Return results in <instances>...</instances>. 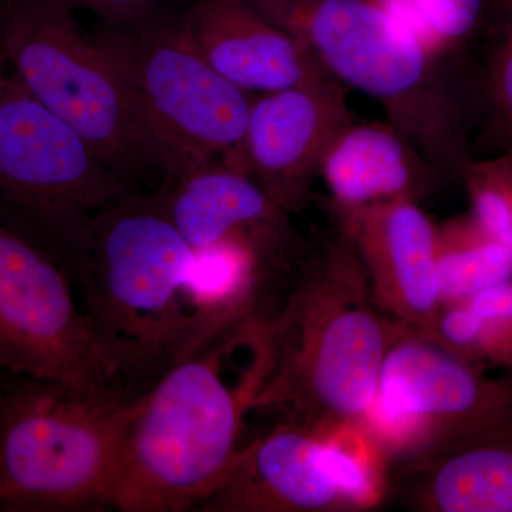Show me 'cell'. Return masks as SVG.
I'll return each instance as SVG.
<instances>
[{
    "mask_svg": "<svg viewBox=\"0 0 512 512\" xmlns=\"http://www.w3.org/2000/svg\"><path fill=\"white\" fill-rule=\"evenodd\" d=\"M293 279L281 315L258 320L266 366L254 407L326 439L369 419L400 326L377 308L339 227L306 249Z\"/></svg>",
    "mask_w": 512,
    "mask_h": 512,
    "instance_id": "cell-1",
    "label": "cell"
},
{
    "mask_svg": "<svg viewBox=\"0 0 512 512\" xmlns=\"http://www.w3.org/2000/svg\"><path fill=\"white\" fill-rule=\"evenodd\" d=\"M245 2L298 39L333 80L376 100L441 184H463L474 160L473 94L450 59L394 18L382 0Z\"/></svg>",
    "mask_w": 512,
    "mask_h": 512,
    "instance_id": "cell-2",
    "label": "cell"
},
{
    "mask_svg": "<svg viewBox=\"0 0 512 512\" xmlns=\"http://www.w3.org/2000/svg\"><path fill=\"white\" fill-rule=\"evenodd\" d=\"M83 312L130 392L214 343L198 311L195 251L157 191H128L93 218Z\"/></svg>",
    "mask_w": 512,
    "mask_h": 512,
    "instance_id": "cell-3",
    "label": "cell"
},
{
    "mask_svg": "<svg viewBox=\"0 0 512 512\" xmlns=\"http://www.w3.org/2000/svg\"><path fill=\"white\" fill-rule=\"evenodd\" d=\"M221 349L211 343L138 394L121 440L113 510H201L231 476L265 356L255 348L254 365L231 387L222 376Z\"/></svg>",
    "mask_w": 512,
    "mask_h": 512,
    "instance_id": "cell-4",
    "label": "cell"
},
{
    "mask_svg": "<svg viewBox=\"0 0 512 512\" xmlns=\"http://www.w3.org/2000/svg\"><path fill=\"white\" fill-rule=\"evenodd\" d=\"M138 394L5 375L0 512L111 508L121 440Z\"/></svg>",
    "mask_w": 512,
    "mask_h": 512,
    "instance_id": "cell-5",
    "label": "cell"
},
{
    "mask_svg": "<svg viewBox=\"0 0 512 512\" xmlns=\"http://www.w3.org/2000/svg\"><path fill=\"white\" fill-rule=\"evenodd\" d=\"M93 36L120 74L163 183L234 157L252 96L205 62L185 32L183 12L160 5L131 22H100Z\"/></svg>",
    "mask_w": 512,
    "mask_h": 512,
    "instance_id": "cell-6",
    "label": "cell"
},
{
    "mask_svg": "<svg viewBox=\"0 0 512 512\" xmlns=\"http://www.w3.org/2000/svg\"><path fill=\"white\" fill-rule=\"evenodd\" d=\"M137 190L6 67L0 76V222L42 249L79 285L93 218Z\"/></svg>",
    "mask_w": 512,
    "mask_h": 512,
    "instance_id": "cell-7",
    "label": "cell"
},
{
    "mask_svg": "<svg viewBox=\"0 0 512 512\" xmlns=\"http://www.w3.org/2000/svg\"><path fill=\"white\" fill-rule=\"evenodd\" d=\"M64 0H0V55L30 96L137 188L161 175L119 72Z\"/></svg>",
    "mask_w": 512,
    "mask_h": 512,
    "instance_id": "cell-8",
    "label": "cell"
},
{
    "mask_svg": "<svg viewBox=\"0 0 512 512\" xmlns=\"http://www.w3.org/2000/svg\"><path fill=\"white\" fill-rule=\"evenodd\" d=\"M404 458L512 436V379H490L439 343L400 328L372 414Z\"/></svg>",
    "mask_w": 512,
    "mask_h": 512,
    "instance_id": "cell-9",
    "label": "cell"
},
{
    "mask_svg": "<svg viewBox=\"0 0 512 512\" xmlns=\"http://www.w3.org/2000/svg\"><path fill=\"white\" fill-rule=\"evenodd\" d=\"M73 286L50 256L0 222V373L126 387Z\"/></svg>",
    "mask_w": 512,
    "mask_h": 512,
    "instance_id": "cell-10",
    "label": "cell"
},
{
    "mask_svg": "<svg viewBox=\"0 0 512 512\" xmlns=\"http://www.w3.org/2000/svg\"><path fill=\"white\" fill-rule=\"evenodd\" d=\"M373 473L355 453L284 423L244 447L212 512H343L375 507Z\"/></svg>",
    "mask_w": 512,
    "mask_h": 512,
    "instance_id": "cell-11",
    "label": "cell"
},
{
    "mask_svg": "<svg viewBox=\"0 0 512 512\" xmlns=\"http://www.w3.org/2000/svg\"><path fill=\"white\" fill-rule=\"evenodd\" d=\"M333 79L252 96L244 140L229 167L255 181L289 214L301 211L335 138L355 117Z\"/></svg>",
    "mask_w": 512,
    "mask_h": 512,
    "instance_id": "cell-12",
    "label": "cell"
},
{
    "mask_svg": "<svg viewBox=\"0 0 512 512\" xmlns=\"http://www.w3.org/2000/svg\"><path fill=\"white\" fill-rule=\"evenodd\" d=\"M157 192L192 249L244 247L261 266L266 285L295 274L308 248L293 227L292 214L227 164L205 165L161 183Z\"/></svg>",
    "mask_w": 512,
    "mask_h": 512,
    "instance_id": "cell-13",
    "label": "cell"
},
{
    "mask_svg": "<svg viewBox=\"0 0 512 512\" xmlns=\"http://www.w3.org/2000/svg\"><path fill=\"white\" fill-rule=\"evenodd\" d=\"M330 208L355 248L377 308L404 330L434 342L443 306L437 234L419 202Z\"/></svg>",
    "mask_w": 512,
    "mask_h": 512,
    "instance_id": "cell-14",
    "label": "cell"
},
{
    "mask_svg": "<svg viewBox=\"0 0 512 512\" xmlns=\"http://www.w3.org/2000/svg\"><path fill=\"white\" fill-rule=\"evenodd\" d=\"M183 23L205 62L251 96L332 79L298 39L245 0H191Z\"/></svg>",
    "mask_w": 512,
    "mask_h": 512,
    "instance_id": "cell-15",
    "label": "cell"
},
{
    "mask_svg": "<svg viewBox=\"0 0 512 512\" xmlns=\"http://www.w3.org/2000/svg\"><path fill=\"white\" fill-rule=\"evenodd\" d=\"M330 205L365 207L394 200L419 202L441 184L417 147L390 121L356 123L340 131L320 165Z\"/></svg>",
    "mask_w": 512,
    "mask_h": 512,
    "instance_id": "cell-16",
    "label": "cell"
},
{
    "mask_svg": "<svg viewBox=\"0 0 512 512\" xmlns=\"http://www.w3.org/2000/svg\"><path fill=\"white\" fill-rule=\"evenodd\" d=\"M392 487L413 511L512 512V436L406 458Z\"/></svg>",
    "mask_w": 512,
    "mask_h": 512,
    "instance_id": "cell-17",
    "label": "cell"
},
{
    "mask_svg": "<svg viewBox=\"0 0 512 512\" xmlns=\"http://www.w3.org/2000/svg\"><path fill=\"white\" fill-rule=\"evenodd\" d=\"M436 234L443 303L471 298L510 279L512 252L488 237L476 221L453 222L446 228L436 229Z\"/></svg>",
    "mask_w": 512,
    "mask_h": 512,
    "instance_id": "cell-18",
    "label": "cell"
},
{
    "mask_svg": "<svg viewBox=\"0 0 512 512\" xmlns=\"http://www.w3.org/2000/svg\"><path fill=\"white\" fill-rule=\"evenodd\" d=\"M394 18L431 49L450 56L466 45L483 22L485 0H382Z\"/></svg>",
    "mask_w": 512,
    "mask_h": 512,
    "instance_id": "cell-19",
    "label": "cell"
},
{
    "mask_svg": "<svg viewBox=\"0 0 512 512\" xmlns=\"http://www.w3.org/2000/svg\"><path fill=\"white\" fill-rule=\"evenodd\" d=\"M497 25L484 79L483 146L491 153L512 151V0H494Z\"/></svg>",
    "mask_w": 512,
    "mask_h": 512,
    "instance_id": "cell-20",
    "label": "cell"
},
{
    "mask_svg": "<svg viewBox=\"0 0 512 512\" xmlns=\"http://www.w3.org/2000/svg\"><path fill=\"white\" fill-rule=\"evenodd\" d=\"M463 184L473 201L478 227L512 252V151L471 161Z\"/></svg>",
    "mask_w": 512,
    "mask_h": 512,
    "instance_id": "cell-21",
    "label": "cell"
},
{
    "mask_svg": "<svg viewBox=\"0 0 512 512\" xmlns=\"http://www.w3.org/2000/svg\"><path fill=\"white\" fill-rule=\"evenodd\" d=\"M74 10H90L101 23H127L157 9L163 0H64Z\"/></svg>",
    "mask_w": 512,
    "mask_h": 512,
    "instance_id": "cell-22",
    "label": "cell"
},
{
    "mask_svg": "<svg viewBox=\"0 0 512 512\" xmlns=\"http://www.w3.org/2000/svg\"><path fill=\"white\" fill-rule=\"evenodd\" d=\"M6 70V64L5 60H3L2 55H0V76H2V73Z\"/></svg>",
    "mask_w": 512,
    "mask_h": 512,
    "instance_id": "cell-23",
    "label": "cell"
},
{
    "mask_svg": "<svg viewBox=\"0 0 512 512\" xmlns=\"http://www.w3.org/2000/svg\"><path fill=\"white\" fill-rule=\"evenodd\" d=\"M3 382H5V373H0V394H2Z\"/></svg>",
    "mask_w": 512,
    "mask_h": 512,
    "instance_id": "cell-24",
    "label": "cell"
}]
</instances>
